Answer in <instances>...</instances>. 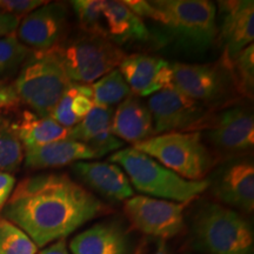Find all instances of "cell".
I'll return each instance as SVG.
<instances>
[{"instance_id": "obj_16", "label": "cell", "mask_w": 254, "mask_h": 254, "mask_svg": "<svg viewBox=\"0 0 254 254\" xmlns=\"http://www.w3.org/2000/svg\"><path fill=\"white\" fill-rule=\"evenodd\" d=\"M214 195L225 205L251 213L254 208V166L250 161L227 165L218 177Z\"/></svg>"}, {"instance_id": "obj_21", "label": "cell", "mask_w": 254, "mask_h": 254, "mask_svg": "<svg viewBox=\"0 0 254 254\" xmlns=\"http://www.w3.org/2000/svg\"><path fill=\"white\" fill-rule=\"evenodd\" d=\"M103 15L107 38L118 44L148 39L144 20L129 9L123 1L103 0Z\"/></svg>"}, {"instance_id": "obj_33", "label": "cell", "mask_w": 254, "mask_h": 254, "mask_svg": "<svg viewBox=\"0 0 254 254\" xmlns=\"http://www.w3.org/2000/svg\"><path fill=\"white\" fill-rule=\"evenodd\" d=\"M15 186V178L11 173L0 172V211L11 196Z\"/></svg>"}, {"instance_id": "obj_35", "label": "cell", "mask_w": 254, "mask_h": 254, "mask_svg": "<svg viewBox=\"0 0 254 254\" xmlns=\"http://www.w3.org/2000/svg\"><path fill=\"white\" fill-rule=\"evenodd\" d=\"M38 254H69L67 250V244L66 240H58L56 243H52L50 246H47L46 249L40 251Z\"/></svg>"}, {"instance_id": "obj_25", "label": "cell", "mask_w": 254, "mask_h": 254, "mask_svg": "<svg viewBox=\"0 0 254 254\" xmlns=\"http://www.w3.org/2000/svg\"><path fill=\"white\" fill-rule=\"evenodd\" d=\"M33 240L14 224L0 219V254H37Z\"/></svg>"}, {"instance_id": "obj_15", "label": "cell", "mask_w": 254, "mask_h": 254, "mask_svg": "<svg viewBox=\"0 0 254 254\" xmlns=\"http://www.w3.org/2000/svg\"><path fill=\"white\" fill-rule=\"evenodd\" d=\"M73 171L95 192L114 201H126L134 190L124 170L113 163L78 161Z\"/></svg>"}, {"instance_id": "obj_4", "label": "cell", "mask_w": 254, "mask_h": 254, "mask_svg": "<svg viewBox=\"0 0 254 254\" xmlns=\"http://www.w3.org/2000/svg\"><path fill=\"white\" fill-rule=\"evenodd\" d=\"M72 82L55 50L31 52L12 85L19 101L39 117H51Z\"/></svg>"}, {"instance_id": "obj_8", "label": "cell", "mask_w": 254, "mask_h": 254, "mask_svg": "<svg viewBox=\"0 0 254 254\" xmlns=\"http://www.w3.org/2000/svg\"><path fill=\"white\" fill-rule=\"evenodd\" d=\"M147 107L153 120L154 135L170 132H190L206 126L208 113L201 103L190 99L173 87L148 97Z\"/></svg>"}, {"instance_id": "obj_13", "label": "cell", "mask_w": 254, "mask_h": 254, "mask_svg": "<svg viewBox=\"0 0 254 254\" xmlns=\"http://www.w3.org/2000/svg\"><path fill=\"white\" fill-rule=\"evenodd\" d=\"M118 69L136 97H150L171 87V64L166 60L146 55L126 56Z\"/></svg>"}, {"instance_id": "obj_27", "label": "cell", "mask_w": 254, "mask_h": 254, "mask_svg": "<svg viewBox=\"0 0 254 254\" xmlns=\"http://www.w3.org/2000/svg\"><path fill=\"white\" fill-rule=\"evenodd\" d=\"M82 32L107 37L103 15V0H75L72 1Z\"/></svg>"}, {"instance_id": "obj_7", "label": "cell", "mask_w": 254, "mask_h": 254, "mask_svg": "<svg viewBox=\"0 0 254 254\" xmlns=\"http://www.w3.org/2000/svg\"><path fill=\"white\" fill-rule=\"evenodd\" d=\"M198 244L208 254H252L253 231L245 219L222 205L202 208L194 221Z\"/></svg>"}, {"instance_id": "obj_5", "label": "cell", "mask_w": 254, "mask_h": 254, "mask_svg": "<svg viewBox=\"0 0 254 254\" xmlns=\"http://www.w3.org/2000/svg\"><path fill=\"white\" fill-rule=\"evenodd\" d=\"M71 82L90 85L118 68L124 51L107 37L82 33L60 43L55 49Z\"/></svg>"}, {"instance_id": "obj_3", "label": "cell", "mask_w": 254, "mask_h": 254, "mask_svg": "<svg viewBox=\"0 0 254 254\" xmlns=\"http://www.w3.org/2000/svg\"><path fill=\"white\" fill-rule=\"evenodd\" d=\"M110 161L123 168L132 187L151 198L187 204L211 185L208 179L199 182L184 179L150 155L133 147L114 152Z\"/></svg>"}, {"instance_id": "obj_30", "label": "cell", "mask_w": 254, "mask_h": 254, "mask_svg": "<svg viewBox=\"0 0 254 254\" xmlns=\"http://www.w3.org/2000/svg\"><path fill=\"white\" fill-rule=\"evenodd\" d=\"M45 2L43 0H0V13L11 14L21 19Z\"/></svg>"}, {"instance_id": "obj_28", "label": "cell", "mask_w": 254, "mask_h": 254, "mask_svg": "<svg viewBox=\"0 0 254 254\" xmlns=\"http://www.w3.org/2000/svg\"><path fill=\"white\" fill-rule=\"evenodd\" d=\"M232 78L241 93L252 97L254 87V46L253 44L246 47L238 55L230 67Z\"/></svg>"}, {"instance_id": "obj_32", "label": "cell", "mask_w": 254, "mask_h": 254, "mask_svg": "<svg viewBox=\"0 0 254 254\" xmlns=\"http://www.w3.org/2000/svg\"><path fill=\"white\" fill-rule=\"evenodd\" d=\"M19 104V99L12 85L0 81V113Z\"/></svg>"}, {"instance_id": "obj_6", "label": "cell", "mask_w": 254, "mask_h": 254, "mask_svg": "<svg viewBox=\"0 0 254 254\" xmlns=\"http://www.w3.org/2000/svg\"><path fill=\"white\" fill-rule=\"evenodd\" d=\"M133 148L150 155L184 179L193 182L204 180L213 164L211 152L196 131L153 135Z\"/></svg>"}, {"instance_id": "obj_26", "label": "cell", "mask_w": 254, "mask_h": 254, "mask_svg": "<svg viewBox=\"0 0 254 254\" xmlns=\"http://www.w3.org/2000/svg\"><path fill=\"white\" fill-rule=\"evenodd\" d=\"M31 52L15 33L0 38V81L20 68Z\"/></svg>"}, {"instance_id": "obj_20", "label": "cell", "mask_w": 254, "mask_h": 254, "mask_svg": "<svg viewBox=\"0 0 254 254\" xmlns=\"http://www.w3.org/2000/svg\"><path fill=\"white\" fill-rule=\"evenodd\" d=\"M73 254H128V238L118 222H98L73 238Z\"/></svg>"}, {"instance_id": "obj_10", "label": "cell", "mask_w": 254, "mask_h": 254, "mask_svg": "<svg viewBox=\"0 0 254 254\" xmlns=\"http://www.w3.org/2000/svg\"><path fill=\"white\" fill-rule=\"evenodd\" d=\"M68 12L59 2H49L21 18L15 31L18 40L33 52L55 49L62 43L68 24Z\"/></svg>"}, {"instance_id": "obj_29", "label": "cell", "mask_w": 254, "mask_h": 254, "mask_svg": "<svg viewBox=\"0 0 254 254\" xmlns=\"http://www.w3.org/2000/svg\"><path fill=\"white\" fill-rule=\"evenodd\" d=\"M75 94V84L72 82L68 90L64 93L62 99L58 101L56 105L55 110H53L51 118L56 120L59 125H62L65 128H72L79 123V120L75 118L74 113L72 111V100Z\"/></svg>"}, {"instance_id": "obj_9", "label": "cell", "mask_w": 254, "mask_h": 254, "mask_svg": "<svg viewBox=\"0 0 254 254\" xmlns=\"http://www.w3.org/2000/svg\"><path fill=\"white\" fill-rule=\"evenodd\" d=\"M186 204L146 195H133L125 201V213L136 230L150 238L166 240L184 227Z\"/></svg>"}, {"instance_id": "obj_14", "label": "cell", "mask_w": 254, "mask_h": 254, "mask_svg": "<svg viewBox=\"0 0 254 254\" xmlns=\"http://www.w3.org/2000/svg\"><path fill=\"white\" fill-rule=\"evenodd\" d=\"M208 136L225 151H246L254 144V119L241 107L222 111L211 122Z\"/></svg>"}, {"instance_id": "obj_23", "label": "cell", "mask_w": 254, "mask_h": 254, "mask_svg": "<svg viewBox=\"0 0 254 254\" xmlns=\"http://www.w3.org/2000/svg\"><path fill=\"white\" fill-rule=\"evenodd\" d=\"M94 106L112 109L132 95L131 88L118 68L113 69L91 85Z\"/></svg>"}, {"instance_id": "obj_19", "label": "cell", "mask_w": 254, "mask_h": 254, "mask_svg": "<svg viewBox=\"0 0 254 254\" xmlns=\"http://www.w3.org/2000/svg\"><path fill=\"white\" fill-rule=\"evenodd\" d=\"M112 133L133 146L153 136V120L147 105L134 94L120 103L113 113Z\"/></svg>"}, {"instance_id": "obj_17", "label": "cell", "mask_w": 254, "mask_h": 254, "mask_svg": "<svg viewBox=\"0 0 254 254\" xmlns=\"http://www.w3.org/2000/svg\"><path fill=\"white\" fill-rule=\"evenodd\" d=\"M113 113V109L94 106L81 122L69 128L68 138L87 145L100 158L119 151L124 142L112 133Z\"/></svg>"}, {"instance_id": "obj_12", "label": "cell", "mask_w": 254, "mask_h": 254, "mask_svg": "<svg viewBox=\"0 0 254 254\" xmlns=\"http://www.w3.org/2000/svg\"><path fill=\"white\" fill-rule=\"evenodd\" d=\"M171 87L198 103H212L226 92V79L215 65L171 64Z\"/></svg>"}, {"instance_id": "obj_34", "label": "cell", "mask_w": 254, "mask_h": 254, "mask_svg": "<svg viewBox=\"0 0 254 254\" xmlns=\"http://www.w3.org/2000/svg\"><path fill=\"white\" fill-rule=\"evenodd\" d=\"M20 20V18L14 15L0 13V38L15 33Z\"/></svg>"}, {"instance_id": "obj_18", "label": "cell", "mask_w": 254, "mask_h": 254, "mask_svg": "<svg viewBox=\"0 0 254 254\" xmlns=\"http://www.w3.org/2000/svg\"><path fill=\"white\" fill-rule=\"evenodd\" d=\"M98 158L100 157L97 152L87 145L69 138L24 150L25 165L31 170L62 167Z\"/></svg>"}, {"instance_id": "obj_22", "label": "cell", "mask_w": 254, "mask_h": 254, "mask_svg": "<svg viewBox=\"0 0 254 254\" xmlns=\"http://www.w3.org/2000/svg\"><path fill=\"white\" fill-rule=\"evenodd\" d=\"M12 125L24 150L67 139L69 133V128L59 125L51 117H39L31 111H24Z\"/></svg>"}, {"instance_id": "obj_11", "label": "cell", "mask_w": 254, "mask_h": 254, "mask_svg": "<svg viewBox=\"0 0 254 254\" xmlns=\"http://www.w3.org/2000/svg\"><path fill=\"white\" fill-rule=\"evenodd\" d=\"M221 25L219 37L224 47L222 65L230 67L243 50L252 45L254 39V2L252 0L221 1Z\"/></svg>"}, {"instance_id": "obj_2", "label": "cell", "mask_w": 254, "mask_h": 254, "mask_svg": "<svg viewBox=\"0 0 254 254\" xmlns=\"http://www.w3.org/2000/svg\"><path fill=\"white\" fill-rule=\"evenodd\" d=\"M138 17L164 25L182 43L206 49L218 37L217 8L207 0H125Z\"/></svg>"}, {"instance_id": "obj_31", "label": "cell", "mask_w": 254, "mask_h": 254, "mask_svg": "<svg viewBox=\"0 0 254 254\" xmlns=\"http://www.w3.org/2000/svg\"><path fill=\"white\" fill-rule=\"evenodd\" d=\"M134 254H170V252L165 240L150 238L142 241Z\"/></svg>"}, {"instance_id": "obj_1", "label": "cell", "mask_w": 254, "mask_h": 254, "mask_svg": "<svg viewBox=\"0 0 254 254\" xmlns=\"http://www.w3.org/2000/svg\"><path fill=\"white\" fill-rule=\"evenodd\" d=\"M1 211L39 249L65 239L106 207L66 174L47 173L21 180Z\"/></svg>"}, {"instance_id": "obj_24", "label": "cell", "mask_w": 254, "mask_h": 254, "mask_svg": "<svg viewBox=\"0 0 254 254\" xmlns=\"http://www.w3.org/2000/svg\"><path fill=\"white\" fill-rule=\"evenodd\" d=\"M24 161V147L9 120L0 117V172L19 170Z\"/></svg>"}]
</instances>
